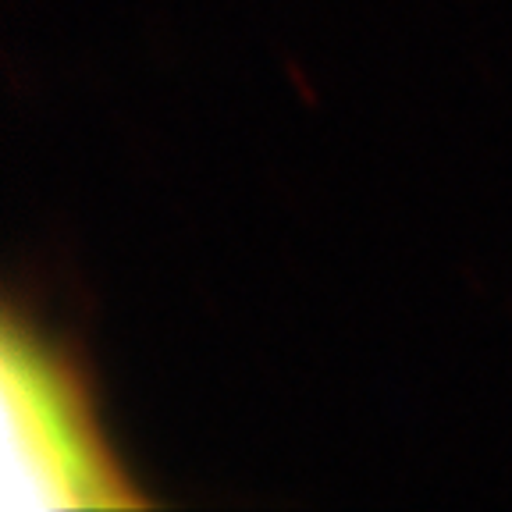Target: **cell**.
<instances>
[{
	"mask_svg": "<svg viewBox=\"0 0 512 512\" xmlns=\"http://www.w3.org/2000/svg\"><path fill=\"white\" fill-rule=\"evenodd\" d=\"M0 395L8 512L143 502L100 434L75 352L18 310H8L0 335Z\"/></svg>",
	"mask_w": 512,
	"mask_h": 512,
	"instance_id": "6da1fadb",
	"label": "cell"
}]
</instances>
